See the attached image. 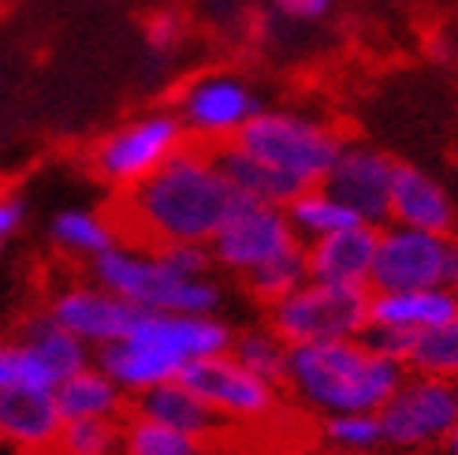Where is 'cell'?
I'll use <instances>...</instances> for the list:
<instances>
[{
	"label": "cell",
	"mask_w": 458,
	"mask_h": 455,
	"mask_svg": "<svg viewBox=\"0 0 458 455\" xmlns=\"http://www.w3.org/2000/svg\"><path fill=\"white\" fill-rule=\"evenodd\" d=\"M235 329L220 313H172L139 310L131 329L94 351V362L134 399L153 384L182 377L198 358L232 348Z\"/></svg>",
	"instance_id": "cell-2"
},
{
	"label": "cell",
	"mask_w": 458,
	"mask_h": 455,
	"mask_svg": "<svg viewBox=\"0 0 458 455\" xmlns=\"http://www.w3.org/2000/svg\"><path fill=\"white\" fill-rule=\"evenodd\" d=\"M172 112L191 142L220 150L250 124V116L261 112V98L254 82H246L235 72H205L179 90Z\"/></svg>",
	"instance_id": "cell-9"
},
{
	"label": "cell",
	"mask_w": 458,
	"mask_h": 455,
	"mask_svg": "<svg viewBox=\"0 0 458 455\" xmlns=\"http://www.w3.org/2000/svg\"><path fill=\"white\" fill-rule=\"evenodd\" d=\"M45 313H49L60 329H67L72 336H79L82 344L98 351V348L112 344V339H120L131 329L139 310L127 299H120L116 291H108L94 280V284H67V288L53 291Z\"/></svg>",
	"instance_id": "cell-14"
},
{
	"label": "cell",
	"mask_w": 458,
	"mask_h": 455,
	"mask_svg": "<svg viewBox=\"0 0 458 455\" xmlns=\"http://www.w3.org/2000/svg\"><path fill=\"white\" fill-rule=\"evenodd\" d=\"M302 280H310V269H306V246H291L284 250L280 258H272L265 265H258L254 272H246L242 284L250 291V299H254L258 306H272V303H280L284 295H291L294 288H299Z\"/></svg>",
	"instance_id": "cell-27"
},
{
	"label": "cell",
	"mask_w": 458,
	"mask_h": 455,
	"mask_svg": "<svg viewBox=\"0 0 458 455\" xmlns=\"http://www.w3.org/2000/svg\"><path fill=\"white\" fill-rule=\"evenodd\" d=\"M182 34H187V19H182L179 12H172V8H160L157 15H149V22H146V41H149V49L153 53H175L179 49V41H182Z\"/></svg>",
	"instance_id": "cell-32"
},
{
	"label": "cell",
	"mask_w": 458,
	"mask_h": 455,
	"mask_svg": "<svg viewBox=\"0 0 458 455\" xmlns=\"http://www.w3.org/2000/svg\"><path fill=\"white\" fill-rule=\"evenodd\" d=\"M343 142L347 139L339 134L335 124L299 108H261L232 139V146L258 157L261 165L284 176L294 191L317 187L328 176Z\"/></svg>",
	"instance_id": "cell-5"
},
{
	"label": "cell",
	"mask_w": 458,
	"mask_h": 455,
	"mask_svg": "<svg viewBox=\"0 0 458 455\" xmlns=\"http://www.w3.org/2000/svg\"><path fill=\"white\" fill-rule=\"evenodd\" d=\"M392 179L395 157L365 142H343L320 187L332 191L358 220L380 228L387 224V206H392Z\"/></svg>",
	"instance_id": "cell-13"
},
{
	"label": "cell",
	"mask_w": 458,
	"mask_h": 455,
	"mask_svg": "<svg viewBox=\"0 0 458 455\" xmlns=\"http://www.w3.org/2000/svg\"><path fill=\"white\" fill-rule=\"evenodd\" d=\"M49 455H123V418L64 422Z\"/></svg>",
	"instance_id": "cell-28"
},
{
	"label": "cell",
	"mask_w": 458,
	"mask_h": 455,
	"mask_svg": "<svg viewBox=\"0 0 458 455\" xmlns=\"http://www.w3.org/2000/svg\"><path fill=\"white\" fill-rule=\"evenodd\" d=\"M284 210H287V220H291V228H294V236H299L302 243L328 236V232H335V228L358 224V217H354L347 206H343V202H339L332 191L320 187V184L299 191Z\"/></svg>",
	"instance_id": "cell-25"
},
{
	"label": "cell",
	"mask_w": 458,
	"mask_h": 455,
	"mask_svg": "<svg viewBox=\"0 0 458 455\" xmlns=\"http://www.w3.org/2000/svg\"><path fill=\"white\" fill-rule=\"evenodd\" d=\"M306 246V269L310 280L328 284H351L369 288L373 280V258H377V224H347L335 232L302 243Z\"/></svg>",
	"instance_id": "cell-16"
},
{
	"label": "cell",
	"mask_w": 458,
	"mask_h": 455,
	"mask_svg": "<svg viewBox=\"0 0 458 455\" xmlns=\"http://www.w3.org/2000/svg\"><path fill=\"white\" fill-rule=\"evenodd\" d=\"M265 325L276 329L287 344H317V339H354L369 325V288L302 280L291 295L268 306Z\"/></svg>",
	"instance_id": "cell-7"
},
{
	"label": "cell",
	"mask_w": 458,
	"mask_h": 455,
	"mask_svg": "<svg viewBox=\"0 0 458 455\" xmlns=\"http://www.w3.org/2000/svg\"><path fill=\"white\" fill-rule=\"evenodd\" d=\"M447 269V236L421 232L406 224L377 228V258L369 291H399V288H437Z\"/></svg>",
	"instance_id": "cell-12"
},
{
	"label": "cell",
	"mask_w": 458,
	"mask_h": 455,
	"mask_svg": "<svg viewBox=\"0 0 458 455\" xmlns=\"http://www.w3.org/2000/svg\"><path fill=\"white\" fill-rule=\"evenodd\" d=\"M406 370H421V373L458 381V310L447 317V322H440L437 329L418 336V348L410 355Z\"/></svg>",
	"instance_id": "cell-30"
},
{
	"label": "cell",
	"mask_w": 458,
	"mask_h": 455,
	"mask_svg": "<svg viewBox=\"0 0 458 455\" xmlns=\"http://www.w3.org/2000/svg\"><path fill=\"white\" fill-rule=\"evenodd\" d=\"M458 310V295L444 284L437 288H399V291H369V325H387L403 332H428Z\"/></svg>",
	"instance_id": "cell-19"
},
{
	"label": "cell",
	"mask_w": 458,
	"mask_h": 455,
	"mask_svg": "<svg viewBox=\"0 0 458 455\" xmlns=\"http://www.w3.org/2000/svg\"><path fill=\"white\" fill-rule=\"evenodd\" d=\"M89 277L116 291L134 310H172V313H216L220 284L213 277H187L157 246L120 239L89 262Z\"/></svg>",
	"instance_id": "cell-4"
},
{
	"label": "cell",
	"mask_w": 458,
	"mask_h": 455,
	"mask_svg": "<svg viewBox=\"0 0 458 455\" xmlns=\"http://www.w3.org/2000/svg\"><path fill=\"white\" fill-rule=\"evenodd\" d=\"M444 288L458 295V232L447 236V269H444Z\"/></svg>",
	"instance_id": "cell-35"
},
{
	"label": "cell",
	"mask_w": 458,
	"mask_h": 455,
	"mask_svg": "<svg viewBox=\"0 0 458 455\" xmlns=\"http://www.w3.org/2000/svg\"><path fill=\"white\" fill-rule=\"evenodd\" d=\"M53 243L60 254L79 258V262H94L98 254L112 243H120V228L112 220V213H98V210H64L53 220Z\"/></svg>",
	"instance_id": "cell-22"
},
{
	"label": "cell",
	"mask_w": 458,
	"mask_h": 455,
	"mask_svg": "<svg viewBox=\"0 0 458 455\" xmlns=\"http://www.w3.org/2000/svg\"><path fill=\"white\" fill-rule=\"evenodd\" d=\"M19 358H22V384L27 389H56L64 377L94 362V348L82 344L79 336L60 329L49 313H38L27 322L19 336Z\"/></svg>",
	"instance_id": "cell-15"
},
{
	"label": "cell",
	"mask_w": 458,
	"mask_h": 455,
	"mask_svg": "<svg viewBox=\"0 0 458 455\" xmlns=\"http://www.w3.org/2000/svg\"><path fill=\"white\" fill-rule=\"evenodd\" d=\"M302 239L294 236V228L287 220L284 206L272 202H254V198H239L235 210L227 213V220L216 228V236L209 239V254L213 265L232 272V277H246L258 265L280 258L284 250L299 246Z\"/></svg>",
	"instance_id": "cell-10"
},
{
	"label": "cell",
	"mask_w": 458,
	"mask_h": 455,
	"mask_svg": "<svg viewBox=\"0 0 458 455\" xmlns=\"http://www.w3.org/2000/svg\"><path fill=\"white\" fill-rule=\"evenodd\" d=\"M22 217H27V210H22V202L15 194H0V243L12 239L19 232Z\"/></svg>",
	"instance_id": "cell-34"
},
{
	"label": "cell",
	"mask_w": 458,
	"mask_h": 455,
	"mask_svg": "<svg viewBox=\"0 0 458 455\" xmlns=\"http://www.w3.org/2000/svg\"><path fill=\"white\" fill-rule=\"evenodd\" d=\"M182 381H187L224 422H239V425L268 422V418H276L284 407L280 384L246 370L232 351L191 362V366L182 370Z\"/></svg>",
	"instance_id": "cell-11"
},
{
	"label": "cell",
	"mask_w": 458,
	"mask_h": 455,
	"mask_svg": "<svg viewBox=\"0 0 458 455\" xmlns=\"http://www.w3.org/2000/svg\"><path fill=\"white\" fill-rule=\"evenodd\" d=\"M60 407L49 389H0V441L22 455H49L60 434Z\"/></svg>",
	"instance_id": "cell-17"
},
{
	"label": "cell",
	"mask_w": 458,
	"mask_h": 455,
	"mask_svg": "<svg viewBox=\"0 0 458 455\" xmlns=\"http://www.w3.org/2000/svg\"><path fill=\"white\" fill-rule=\"evenodd\" d=\"M387 220L421 228V232L451 236L458 228V210L444 184H437L428 172L395 161V179H392V206H387Z\"/></svg>",
	"instance_id": "cell-18"
},
{
	"label": "cell",
	"mask_w": 458,
	"mask_h": 455,
	"mask_svg": "<svg viewBox=\"0 0 458 455\" xmlns=\"http://www.w3.org/2000/svg\"><path fill=\"white\" fill-rule=\"evenodd\" d=\"M406 366L377 355L361 336L294 344L287 358L284 389L317 418L343 411H380L395 392Z\"/></svg>",
	"instance_id": "cell-3"
},
{
	"label": "cell",
	"mask_w": 458,
	"mask_h": 455,
	"mask_svg": "<svg viewBox=\"0 0 458 455\" xmlns=\"http://www.w3.org/2000/svg\"><path fill=\"white\" fill-rule=\"evenodd\" d=\"M232 351L246 370H254L258 377L280 384L284 389V373H287V358H291V344L284 336H276L272 325H254L232 336Z\"/></svg>",
	"instance_id": "cell-26"
},
{
	"label": "cell",
	"mask_w": 458,
	"mask_h": 455,
	"mask_svg": "<svg viewBox=\"0 0 458 455\" xmlns=\"http://www.w3.org/2000/svg\"><path fill=\"white\" fill-rule=\"evenodd\" d=\"M123 455H213V441L182 434L139 411L123 415Z\"/></svg>",
	"instance_id": "cell-23"
},
{
	"label": "cell",
	"mask_w": 458,
	"mask_h": 455,
	"mask_svg": "<svg viewBox=\"0 0 458 455\" xmlns=\"http://www.w3.org/2000/svg\"><path fill=\"white\" fill-rule=\"evenodd\" d=\"M131 411H139V415H146L153 422H165L172 429H182V434L205 437V441H213L220 422H224L182 377L165 381V384H153V389H146L142 396H134Z\"/></svg>",
	"instance_id": "cell-20"
},
{
	"label": "cell",
	"mask_w": 458,
	"mask_h": 455,
	"mask_svg": "<svg viewBox=\"0 0 458 455\" xmlns=\"http://www.w3.org/2000/svg\"><path fill=\"white\" fill-rule=\"evenodd\" d=\"M425 455H432V451H425Z\"/></svg>",
	"instance_id": "cell-38"
},
{
	"label": "cell",
	"mask_w": 458,
	"mask_h": 455,
	"mask_svg": "<svg viewBox=\"0 0 458 455\" xmlns=\"http://www.w3.org/2000/svg\"><path fill=\"white\" fill-rule=\"evenodd\" d=\"M361 339L369 344L377 355L399 362V366H410V355L418 348V336L414 332H403V329H387V325H365Z\"/></svg>",
	"instance_id": "cell-31"
},
{
	"label": "cell",
	"mask_w": 458,
	"mask_h": 455,
	"mask_svg": "<svg viewBox=\"0 0 458 455\" xmlns=\"http://www.w3.org/2000/svg\"><path fill=\"white\" fill-rule=\"evenodd\" d=\"M320 437L339 455H373L384 451V434L377 411H343L320 418Z\"/></svg>",
	"instance_id": "cell-29"
},
{
	"label": "cell",
	"mask_w": 458,
	"mask_h": 455,
	"mask_svg": "<svg viewBox=\"0 0 458 455\" xmlns=\"http://www.w3.org/2000/svg\"><path fill=\"white\" fill-rule=\"evenodd\" d=\"M440 451H444V455H458V429H454V434L444 441V448H440Z\"/></svg>",
	"instance_id": "cell-36"
},
{
	"label": "cell",
	"mask_w": 458,
	"mask_h": 455,
	"mask_svg": "<svg viewBox=\"0 0 458 455\" xmlns=\"http://www.w3.org/2000/svg\"><path fill=\"white\" fill-rule=\"evenodd\" d=\"M182 142H191V139L175 112L153 108L120 127H112L105 139H98L94 150H89V172L105 187L127 191L134 184H142L149 172H157Z\"/></svg>",
	"instance_id": "cell-8"
},
{
	"label": "cell",
	"mask_w": 458,
	"mask_h": 455,
	"mask_svg": "<svg viewBox=\"0 0 458 455\" xmlns=\"http://www.w3.org/2000/svg\"><path fill=\"white\" fill-rule=\"evenodd\" d=\"M242 194L224 176L213 146L182 142L165 165L142 184L120 191L112 220L120 239L165 246V243H205L235 210Z\"/></svg>",
	"instance_id": "cell-1"
},
{
	"label": "cell",
	"mask_w": 458,
	"mask_h": 455,
	"mask_svg": "<svg viewBox=\"0 0 458 455\" xmlns=\"http://www.w3.org/2000/svg\"><path fill=\"white\" fill-rule=\"evenodd\" d=\"M216 157H220V168H224V176L232 179V187L242 194V198H254V202H272V206H287V202L299 194L284 176H276L268 165H261L258 157H250V153H242L239 146H220L216 150Z\"/></svg>",
	"instance_id": "cell-24"
},
{
	"label": "cell",
	"mask_w": 458,
	"mask_h": 455,
	"mask_svg": "<svg viewBox=\"0 0 458 455\" xmlns=\"http://www.w3.org/2000/svg\"><path fill=\"white\" fill-rule=\"evenodd\" d=\"M56 407H60V418L64 422H75V418H123L131 411V396L112 381L98 362L75 370L72 377H64L56 389Z\"/></svg>",
	"instance_id": "cell-21"
},
{
	"label": "cell",
	"mask_w": 458,
	"mask_h": 455,
	"mask_svg": "<svg viewBox=\"0 0 458 455\" xmlns=\"http://www.w3.org/2000/svg\"><path fill=\"white\" fill-rule=\"evenodd\" d=\"M373 455H380V451H373Z\"/></svg>",
	"instance_id": "cell-37"
},
{
	"label": "cell",
	"mask_w": 458,
	"mask_h": 455,
	"mask_svg": "<svg viewBox=\"0 0 458 455\" xmlns=\"http://www.w3.org/2000/svg\"><path fill=\"white\" fill-rule=\"evenodd\" d=\"M384 448L395 455L440 451L458 429V381L406 370L395 392L377 411Z\"/></svg>",
	"instance_id": "cell-6"
},
{
	"label": "cell",
	"mask_w": 458,
	"mask_h": 455,
	"mask_svg": "<svg viewBox=\"0 0 458 455\" xmlns=\"http://www.w3.org/2000/svg\"><path fill=\"white\" fill-rule=\"evenodd\" d=\"M272 4H276L280 15H287L294 22H313L320 15H328L332 0H272Z\"/></svg>",
	"instance_id": "cell-33"
}]
</instances>
